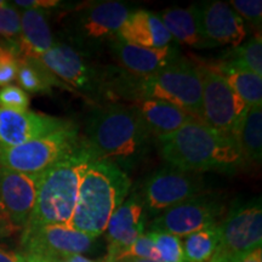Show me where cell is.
<instances>
[{
  "instance_id": "cell-1",
  "label": "cell",
  "mask_w": 262,
  "mask_h": 262,
  "mask_svg": "<svg viewBox=\"0 0 262 262\" xmlns=\"http://www.w3.org/2000/svg\"><path fill=\"white\" fill-rule=\"evenodd\" d=\"M153 137L131 104L108 103L90 113L84 143L94 159L113 164L126 172L149 153Z\"/></svg>"
},
{
  "instance_id": "cell-2",
  "label": "cell",
  "mask_w": 262,
  "mask_h": 262,
  "mask_svg": "<svg viewBox=\"0 0 262 262\" xmlns=\"http://www.w3.org/2000/svg\"><path fill=\"white\" fill-rule=\"evenodd\" d=\"M157 140L163 158L183 171L229 173L244 163L237 137L220 133L198 120Z\"/></svg>"
},
{
  "instance_id": "cell-3",
  "label": "cell",
  "mask_w": 262,
  "mask_h": 262,
  "mask_svg": "<svg viewBox=\"0 0 262 262\" xmlns=\"http://www.w3.org/2000/svg\"><path fill=\"white\" fill-rule=\"evenodd\" d=\"M130 188L126 172L113 164L94 159L81 178L71 227L100 237L114 211L127 198Z\"/></svg>"
},
{
  "instance_id": "cell-4",
  "label": "cell",
  "mask_w": 262,
  "mask_h": 262,
  "mask_svg": "<svg viewBox=\"0 0 262 262\" xmlns=\"http://www.w3.org/2000/svg\"><path fill=\"white\" fill-rule=\"evenodd\" d=\"M93 160L83 140L80 148L42 172L39 180L37 201L26 227L44 225L71 227L81 178Z\"/></svg>"
},
{
  "instance_id": "cell-5",
  "label": "cell",
  "mask_w": 262,
  "mask_h": 262,
  "mask_svg": "<svg viewBox=\"0 0 262 262\" xmlns=\"http://www.w3.org/2000/svg\"><path fill=\"white\" fill-rule=\"evenodd\" d=\"M165 101L203 123L202 80L196 64L181 56L149 77L131 75L127 101Z\"/></svg>"
},
{
  "instance_id": "cell-6",
  "label": "cell",
  "mask_w": 262,
  "mask_h": 262,
  "mask_svg": "<svg viewBox=\"0 0 262 262\" xmlns=\"http://www.w3.org/2000/svg\"><path fill=\"white\" fill-rule=\"evenodd\" d=\"M83 145L74 124L50 135L14 147L0 146V165L14 171L40 175Z\"/></svg>"
},
{
  "instance_id": "cell-7",
  "label": "cell",
  "mask_w": 262,
  "mask_h": 262,
  "mask_svg": "<svg viewBox=\"0 0 262 262\" xmlns=\"http://www.w3.org/2000/svg\"><path fill=\"white\" fill-rule=\"evenodd\" d=\"M202 80L203 123L212 129L237 137L248 106L208 63L196 64Z\"/></svg>"
},
{
  "instance_id": "cell-8",
  "label": "cell",
  "mask_w": 262,
  "mask_h": 262,
  "mask_svg": "<svg viewBox=\"0 0 262 262\" xmlns=\"http://www.w3.org/2000/svg\"><path fill=\"white\" fill-rule=\"evenodd\" d=\"M219 247L214 255L247 254L261 248V199L237 202L217 225Z\"/></svg>"
},
{
  "instance_id": "cell-9",
  "label": "cell",
  "mask_w": 262,
  "mask_h": 262,
  "mask_svg": "<svg viewBox=\"0 0 262 262\" xmlns=\"http://www.w3.org/2000/svg\"><path fill=\"white\" fill-rule=\"evenodd\" d=\"M225 210L220 196L202 193L156 216L149 225V232H162L182 239L217 225Z\"/></svg>"
},
{
  "instance_id": "cell-10",
  "label": "cell",
  "mask_w": 262,
  "mask_h": 262,
  "mask_svg": "<svg viewBox=\"0 0 262 262\" xmlns=\"http://www.w3.org/2000/svg\"><path fill=\"white\" fill-rule=\"evenodd\" d=\"M203 193V180L195 172L173 166H164L147 179L143 185L142 199L147 214L158 216L168 209L181 204Z\"/></svg>"
},
{
  "instance_id": "cell-11",
  "label": "cell",
  "mask_w": 262,
  "mask_h": 262,
  "mask_svg": "<svg viewBox=\"0 0 262 262\" xmlns=\"http://www.w3.org/2000/svg\"><path fill=\"white\" fill-rule=\"evenodd\" d=\"M96 237L64 225H44L22 229L19 253L47 258H66L91 250Z\"/></svg>"
},
{
  "instance_id": "cell-12",
  "label": "cell",
  "mask_w": 262,
  "mask_h": 262,
  "mask_svg": "<svg viewBox=\"0 0 262 262\" xmlns=\"http://www.w3.org/2000/svg\"><path fill=\"white\" fill-rule=\"evenodd\" d=\"M39 60L68 89L78 90L93 97L102 94L103 73H98L77 48L66 42H57Z\"/></svg>"
},
{
  "instance_id": "cell-13",
  "label": "cell",
  "mask_w": 262,
  "mask_h": 262,
  "mask_svg": "<svg viewBox=\"0 0 262 262\" xmlns=\"http://www.w3.org/2000/svg\"><path fill=\"white\" fill-rule=\"evenodd\" d=\"M134 10L120 2H101L84 8L75 16V40L83 44L113 41Z\"/></svg>"
},
{
  "instance_id": "cell-14",
  "label": "cell",
  "mask_w": 262,
  "mask_h": 262,
  "mask_svg": "<svg viewBox=\"0 0 262 262\" xmlns=\"http://www.w3.org/2000/svg\"><path fill=\"white\" fill-rule=\"evenodd\" d=\"M40 175L14 171L0 165V205L18 231L26 227L32 215Z\"/></svg>"
},
{
  "instance_id": "cell-15",
  "label": "cell",
  "mask_w": 262,
  "mask_h": 262,
  "mask_svg": "<svg viewBox=\"0 0 262 262\" xmlns=\"http://www.w3.org/2000/svg\"><path fill=\"white\" fill-rule=\"evenodd\" d=\"M72 122L31 111L0 108V146L14 147L50 135L72 125Z\"/></svg>"
},
{
  "instance_id": "cell-16",
  "label": "cell",
  "mask_w": 262,
  "mask_h": 262,
  "mask_svg": "<svg viewBox=\"0 0 262 262\" xmlns=\"http://www.w3.org/2000/svg\"><path fill=\"white\" fill-rule=\"evenodd\" d=\"M203 37L214 47L237 48L248 35L247 26L237 12L224 2H206L198 5Z\"/></svg>"
},
{
  "instance_id": "cell-17",
  "label": "cell",
  "mask_w": 262,
  "mask_h": 262,
  "mask_svg": "<svg viewBox=\"0 0 262 262\" xmlns=\"http://www.w3.org/2000/svg\"><path fill=\"white\" fill-rule=\"evenodd\" d=\"M147 211L137 193L126 198L108 221L106 233L108 251L104 262H111L145 233Z\"/></svg>"
},
{
  "instance_id": "cell-18",
  "label": "cell",
  "mask_w": 262,
  "mask_h": 262,
  "mask_svg": "<svg viewBox=\"0 0 262 262\" xmlns=\"http://www.w3.org/2000/svg\"><path fill=\"white\" fill-rule=\"evenodd\" d=\"M111 49L118 63L122 66V70L137 77H149L158 73L181 57L179 48L175 44L152 49L137 47L114 39Z\"/></svg>"
},
{
  "instance_id": "cell-19",
  "label": "cell",
  "mask_w": 262,
  "mask_h": 262,
  "mask_svg": "<svg viewBox=\"0 0 262 262\" xmlns=\"http://www.w3.org/2000/svg\"><path fill=\"white\" fill-rule=\"evenodd\" d=\"M118 40L137 47L160 49L173 44V39L158 15L135 10L129 15L117 35Z\"/></svg>"
},
{
  "instance_id": "cell-20",
  "label": "cell",
  "mask_w": 262,
  "mask_h": 262,
  "mask_svg": "<svg viewBox=\"0 0 262 262\" xmlns=\"http://www.w3.org/2000/svg\"><path fill=\"white\" fill-rule=\"evenodd\" d=\"M139 113L149 135L156 139L171 135L180 127L196 120L181 108L159 100H139L131 102Z\"/></svg>"
},
{
  "instance_id": "cell-21",
  "label": "cell",
  "mask_w": 262,
  "mask_h": 262,
  "mask_svg": "<svg viewBox=\"0 0 262 262\" xmlns=\"http://www.w3.org/2000/svg\"><path fill=\"white\" fill-rule=\"evenodd\" d=\"M54 44V35L44 10H25L21 14V32L17 40L18 56L40 58Z\"/></svg>"
},
{
  "instance_id": "cell-22",
  "label": "cell",
  "mask_w": 262,
  "mask_h": 262,
  "mask_svg": "<svg viewBox=\"0 0 262 262\" xmlns=\"http://www.w3.org/2000/svg\"><path fill=\"white\" fill-rule=\"evenodd\" d=\"M159 17L173 40L194 49L211 48L203 37L198 5H192L186 9L168 8L162 11Z\"/></svg>"
},
{
  "instance_id": "cell-23",
  "label": "cell",
  "mask_w": 262,
  "mask_h": 262,
  "mask_svg": "<svg viewBox=\"0 0 262 262\" xmlns=\"http://www.w3.org/2000/svg\"><path fill=\"white\" fill-rule=\"evenodd\" d=\"M209 66L227 81L248 107L262 106L261 77L226 58Z\"/></svg>"
},
{
  "instance_id": "cell-24",
  "label": "cell",
  "mask_w": 262,
  "mask_h": 262,
  "mask_svg": "<svg viewBox=\"0 0 262 262\" xmlns=\"http://www.w3.org/2000/svg\"><path fill=\"white\" fill-rule=\"evenodd\" d=\"M16 79L26 93L49 94L51 93L54 86L68 89L57 77H55L45 67L39 58L18 57V70Z\"/></svg>"
},
{
  "instance_id": "cell-25",
  "label": "cell",
  "mask_w": 262,
  "mask_h": 262,
  "mask_svg": "<svg viewBox=\"0 0 262 262\" xmlns=\"http://www.w3.org/2000/svg\"><path fill=\"white\" fill-rule=\"evenodd\" d=\"M237 142L243 159L260 163L262 157V108L249 107L237 133Z\"/></svg>"
},
{
  "instance_id": "cell-26",
  "label": "cell",
  "mask_w": 262,
  "mask_h": 262,
  "mask_svg": "<svg viewBox=\"0 0 262 262\" xmlns=\"http://www.w3.org/2000/svg\"><path fill=\"white\" fill-rule=\"evenodd\" d=\"M217 225L203 228L185 237L182 245L186 261L209 262L211 260L219 247Z\"/></svg>"
},
{
  "instance_id": "cell-27",
  "label": "cell",
  "mask_w": 262,
  "mask_h": 262,
  "mask_svg": "<svg viewBox=\"0 0 262 262\" xmlns=\"http://www.w3.org/2000/svg\"><path fill=\"white\" fill-rule=\"evenodd\" d=\"M226 60H229L242 67L247 68L258 77L262 75V40L261 33H255L247 42L233 48L225 55Z\"/></svg>"
},
{
  "instance_id": "cell-28",
  "label": "cell",
  "mask_w": 262,
  "mask_h": 262,
  "mask_svg": "<svg viewBox=\"0 0 262 262\" xmlns=\"http://www.w3.org/2000/svg\"><path fill=\"white\" fill-rule=\"evenodd\" d=\"M156 250L159 255V262H187L183 253L182 239L162 232H149Z\"/></svg>"
},
{
  "instance_id": "cell-29",
  "label": "cell",
  "mask_w": 262,
  "mask_h": 262,
  "mask_svg": "<svg viewBox=\"0 0 262 262\" xmlns=\"http://www.w3.org/2000/svg\"><path fill=\"white\" fill-rule=\"evenodd\" d=\"M127 258H145V260H153L159 262V255L157 253L153 239L149 232H146L141 237L134 242L130 247L120 251L111 262H119Z\"/></svg>"
},
{
  "instance_id": "cell-30",
  "label": "cell",
  "mask_w": 262,
  "mask_h": 262,
  "mask_svg": "<svg viewBox=\"0 0 262 262\" xmlns=\"http://www.w3.org/2000/svg\"><path fill=\"white\" fill-rule=\"evenodd\" d=\"M18 52L14 47L0 42V86L10 85L16 79L18 70Z\"/></svg>"
},
{
  "instance_id": "cell-31",
  "label": "cell",
  "mask_w": 262,
  "mask_h": 262,
  "mask_svg": "<svg viewBox=\"0 0 262 262\" xmlns=\"http://www.w3.org/2000/svg\"><path fill=\"white\" fill-rule=\"evenodd\" d=\"M229 6L241 16L242 19H247L248 24L253 27L261 29L262 21V2L261 0H232L228 3Z\"/></svg>"
},
{
  "instance_id": "cell-32",
  "label": "cell",
  "mask_w": 262,
  "mask_h": 262,
  "mask_svg": "<svg viewBox=\"0 0 262 262\" xmlns=\"http://www.w3.org/2000/svg\"><path fill=\"white\" fill-rule=\"evenodd\" d=\"M28 94L16 85H6L0 89V108L11 111H27Z\"/></svg>"
},
{
  "instance_id": "cell-33",
  "label": "cell",
  "mask_w": 262,
  "mask_h": 262,
  "mask_svg": "<svg viewBox=\"0 0 262 262\" xmlns=\"http://www.w3.org/2000/svg\"><path fill=\"white\" fill-rule=\"evenodd\" d=\"M209 262H262V250L260 248L251 251V253L228 255V256H225V255H214Z\"/></svg>"
},
{
  "instance_id": "cell-34",
  "label": "cell",
  "mask_w": 262,
  "mask_h": 262,
  "mask_svg": "<svg viewBox=\"0 0 262 262\" xmlns=\"http://www.w3.org/2000/svg\"><path fill=\"white\" fill-rule=\"evenodd\" d=\"M15 6L22 8L25 10H31V9H49V8H56L61 4V2L58 0H16L14 2Z\"/></svg>"
},
{
  "instance_id": "cell-35",
  "label": "cell",
  "mask_w": 262,
  "mask_h": 262,
  "mask_svg": "<svg viewBox=\"0 0 262 262\" xmlns=\"http://www.w3.org/2000/svg\"><path fill=\"white\" fill-rule=\"evenodd\" d=\"M18 229L12 225V222L10 221L9 216L6 215V212L3 209V206L0 205V238L9 237L12 235L15 232H17Z\"/></svg>"
},
{
  "instance_id": "cell-36",
  "label": "cell",
  "mask_w": 262,
  "mask_h": 262,
  "mask_svg": "<svg viewBox=\"0 0 262 262\" xmlns=\"http://www.w3.org/2000/svg\"><path fill=\"white\" fill-rule=\"evenodd\" d=\"M0 262H24V256L19 251L0 244Z\"/></svg>"
},
{
  "instance_id": "cell-37",
  "label": "cell",
  "mask_w": 262,
  "mask_h": 262,
  "mask_svg": "<svg viewBox=\"0 0 262 262\" xmlns=\"http://www.w3.org/2000/svg\"><path fill=\"white\" fill-rule=\"evenodd\" d=\"M66 258H67L68 262H96V261L90 260V258L85 257L84 255H72V256H68Z\"/></svg>"
},
{
  "instance_id": "cell-38",
  "label": "cell",
  "mask_w": 262,
  "mask_h": 262,
  "mask_svg": "<svg viewBox=\"0 0 262 262\" xmlns=\"http://www.w3.org/2000/svg\"><path fill=\"white\" fill-rule=\"evenodd\" d=\"M119 262H158L153 260H145V258H127V260H123Z\"/></svg>"
},
{
  "instance_id": "cell-39",
  "label": "cell",
  "mask_w": 262,
  "mask_h": 262,
  "mask_svg": "<svg viewBox=\"0 0 262 262\" xmlns=\"http://www.w3.org/2000/svg\"><path fill=\"white\" fill-rule=\"evenodd\" d=\"M8 4V3L6 2H2V0H0V6H4V5H6Z\"/></svg>"
}]
</instances>
